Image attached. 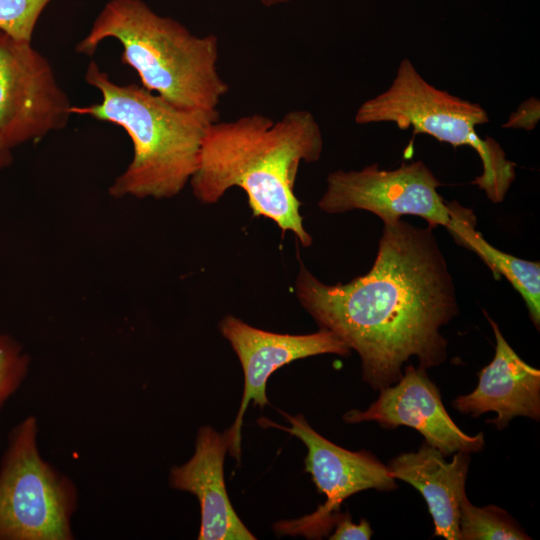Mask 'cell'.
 <instances>
[{"label":"cell","instance_id":"obj_1","mask_svg":"<svg viewBox=\"0 0 540 540\" xmlns=\"http://www.w3.org/2000/svg\"><path fill=\"white\" fill-rule=\"evenodd\" d=\"M432 230L402 219L384 222L373 266L345 284H324L300 263V304L320 328L357 352L362 379L376 391L398 382L411 358L425 369L447 359L440 329L459 308Z\"/></svg>","mask_w":540,"mask_h":540},{"label":"cell","instance_id":"obj_2","mask_svg":"<svg viewBox=\"0 0 540 540\" xmlns=\"http://www.w3.org/2000/svg\"><path fill=\"white\" fill-rule=\"evenodd\" d=\"M322 151L320 125L308 110H291L277 121L258 113L218 120L205 134L189 183L204 204L217 203L230 188H241L254 217L291 231L307 248L312 236L303 225L295 182L300 164L317 162Z\"/></svg>","mask_w":540,"mask_h":540},{"label":"cell","instance_id":"obj_3","mask_svg":"<svg viewBox=\"0 0 540 540\" xmlns=\"http://www.w3.org/2000/svg\"><path fill=\"white\" fill-rule=\"evenodd\" d=\"M85 81L101 101L72 108L123 128L133 144L132 160L109 187L114 198L169 199L183 191L195 173L203 139L219 112L178 107L142 85H121L91 61Z\"/></svg>","mask_w":540,"mask_h":540},{"label":"cell","instance_id":"obj_4","mask_svg":"<svg viewBox=\"0 0 540 540\" xmlns=\"http://www.w3.org/2000/svg\"><path fill=\"white\" fill-rule=\"evenodd\" d=\"M106 39L120 43L122 62L145 89L178 107L217 112L228 93L217 67V36L196 35L143 0H109L75 50L92 56Z\"/></svg>","mask_w":540,"mask_h":540},{"label":"cell","instance_id":"obj_5","mask_svg":"<svg viewBox=\"0 0 540 540\" xmlns=\"http://www.w3.org/2000/svg\"><path fill=\"white\" fill-rule=\"evenodd\" d=\"M354 120L359 125L392 123L453 147L474 149L482 172L472 183L493 203L504 200L515 180L516 165L507 159L501 145L493 138H482L476 130L489 122L487 111L432 85L407 58L400 62L390 86L359 106Z\"/></svg>","mask_w":540,"mask_h":540},{"label":"cell","instance_id":"obj_6","mask_svg":"<svg viewBox=\"0 0 540 540\" xmlns=\"http://www.w3.org/2000/svg\"><path fill=\"white\" fill-rule=\"evenodd\" d=\"M38 423L26 417L9 434L0 466V540H71L78 494L42 459Z\"/></svg>","mask_w":540,"mask_h":540},{"label":"cell","instance_id":"obj_7","mask_svg":"<svg viewBox=\"0 0 540 540\" xmlns=\"http://www.w3.org/2000/svg\"><path fill=\"white\" fill-rule=\"evenodd\" d=\"M441 182L421 160L382 170L374 163L361 170H336L328 174L318 207L328 214L365 210L384 222L414 215L428 226L446 227L451 206L438 192Z\"/></svg>","mask_w":540,"mask_h":540},{"label":"cell","instance_id":"obj_8","mask_svg":"<svg viewBox=\"0 0 540 540\" xmlns=\"http://www.w3.org/2000/svg\"><path fill=\"white\" fill-rule=\"evenodd\" d=\"M73 106L30 41L0 32V140L11 149L67 126Z\"/></svg>","mask_w":540,"mask_h":540},{"label":"cell","instance_id":"obj_9","mask_svg":"<svg viewBox=\"0 0 540 540\" xmlns=\"http://www.w3.org/2000/svg\"><path fill=\"white\" fill-rule=\"evenodd\" d=\"M283 415L290 427L265 419L259 423L285 430L306 445L305 471L312 476L318 492L326 496V502L312 514L276 523L274 529L277 532L321 537L335 524L340 515L339 507L348 497L368 489L392 491L397 488L396 479L387 465L370 452H353L332 443L316 432L303 415Z\"/></svg>","mask_w":540,"mask_h":540},{"label":"cell","instance_id":"obj_10","mask_svg":"<svg viewBox=\"0 0 540 540\" xmlns=\"http://www.w3.org/2000/svg\"><path fill=\"white\" fill-rule=\"evenodd\" d=\"M219 329L236 353L244 373L242 401L233 425L225 431L228 450L239 462L244 414L250 401L261 408L268 404L266 384L272 373L298 359L320 354L348 356L351 350L333 332L323 328L305 335L280 334L227 315L220 321Z\"/></svg>","mask_w":540,"mask_h":540},{"label":"cell","instance_id":"obj_11","mask_svg":"<svg viewBox=\"0 0 540 540\" xmlns=\"http://www.w3.org/2000/svg\"><path fill=\"white\" fill-rule=\"evenodd\" d=\"M366 410L352 409L343 415L347 424L374 421L383 428L408 426L445 457L458 451L473 453L484 448V434L468 435L451 419L440 391L426 369L407 364L395 384L379 390Z\"/></svg>","mask_w":540,"mask_h":540},{"label":"cell","instance_id":"obj_12","mask_svg":"<svg viewBox=\"0 0 540 540\" xmlns=\"http://www.w3.org/2000/svg\"><path fill=\"white\" fill-rule=\"evenodd\" d=\"M495 336L492 361L478 374L476 388L456 397L452 406L462 414L478 417L495 412L486 420L503 430L515 417L540 419V370L523 361L508 344L498 324L484 312Z\"/></svg>","mask_w":540,"mask_h":540},{"label":"cell","instance_id":"obj_13","mask_svg":"<svg viewBox=\"0 0 540 540\" xmlns=\"http://www.w3.org/2000/svg\"><path fill=\"white\" fill-rule=\"evenodd\" d=\"M227 450L225 433L203 426L197 433L194 455L170 471L171 487L190 492L199 501V540L256 539L236 514L226 491L223 465Z\"/></svg>","mask_w":540,"mask_h":540},{"label":"cell","instance_id":"obj_14","mask_svg":"<svg viewBox=\"0 0 540 540\" xmlns=\"http://www.w3.org/2000/svg\"><path fill=\"white\" fill-rule=\"evenodd\" d=\"M470 454L455 452L447 462L437 448L424 441L416 452L402 453L387 464L395 479L410 484L425 499L434 523V536L461 540L460 503L467 496Z\"/></svg>","mask_w":540,"mask_h":540},{"label":"cell","instance_id":"obj_15","mask_svg":"<svg viewBox=\"0 0 540 540\" xmlns=\"http://www.w3.org/2000/svg\"><path fill=\"white\" fill-rule=\"evenodd\" d=\"M450 222L446 226L455 242L473 251L490 268L495 279L504 276L525 301L534 326L540 327V263L517 258L489 244L475 229L470 209L451 202Z\"/></svg>","mask_w":540,"mask_h":540},{"label":"cell","instance_id":"obj_16","mask_svg":"<svg viewBox=\"0 0 540 540\" xmlns=\"http://www.w3.org/2000/svg\"><path fill=\"white\" fill-rule=\"evenodd\" d=\"M461 540H527L531 537L505 510L488 505L477 507L466 497L460 503Z\"/></svg>","mask_w":540,"mask_h":540},{"label":"cell","instance_id":"obj_17","mask_svg":"<svg viewBox=\"0 0 540 540\" xmlns=\"http://www.w3.org/2000/svg\"><path fill=\"white\" fill-rule=\"evenodd\" d=\"M52 0H0V32L30 41L37 22Z\"/></svg>","mask_w":540,"mask_h":540},{"label":"cell","instance_id":"obj_18","mask_svg":"<svg viewBox=\"0 0 540 540\" xmlns=\"http://www.w3.org/2000/svg\"><path fill=\"white\" fill-rule=\"evenodd\" d=\"M30 358L21 344L8 334H0V409L27 375Z\"/></svg>","mask_w":540,"mask_h":540},{"label":"cell","instance_id":"obj_19","mask_svg":"<svg viewBox=\"0 0 540 540\" xmlns=\"http://www.w3.org/2000/svg\"><path fill=\"white\" fill-rule=\"evenodd\" d=\"M335 525V532L329 537L331 540H369L373 533L366 519L354 524L348 514H340Z\"/></svg>","mask_w":540,"mask_h":540},{"label":"cell","instance_id":"obj_20","mask_svg":"<svg viewBox=\"0 0 540 540\" xmlns=\"http://www.w3.org/2000/svg\"><path fill=\"white\" fill-rule=\"evenodd\" d=\"M539 120V100L530 98L523 102L516 112L510 115L508 121L503 124L505 128H522L532 130Z\"/></svg>","mask_w":540,"mask_h":540},{"label":"cell","instance_id":"obj_21","mask_svg":"<svg viewBox=\"0 0 540 540\" xmlns=\"http://www.w3.org/2000/svg\"><path fill=\"white\" fill-rule=\"evenodd\" d=\"M12 150L0 140V172L11 165L13 161Z\"/></svg>","mask_w":540,"mask_h":540},{"label":"cell","instance_id":"obj_22","mask_svg":"<svg viewBox=\"0 0 540 540\" xmlns=\"http://www.w3.org/2000/svg\"><path fill=\"white\" fill-rule=\"evenodd\" d=\"M260 3L261 5L265 7H274L278 5H284L289 3L291 0H254Z\"/></svg>","mask_w":540,"mask_h":540}]
</instances>
